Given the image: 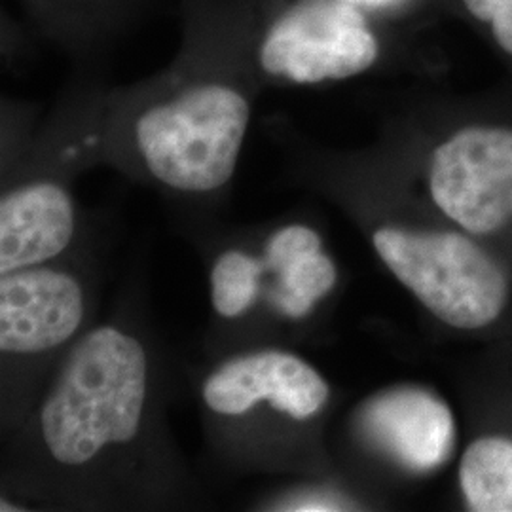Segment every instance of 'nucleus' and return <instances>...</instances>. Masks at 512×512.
Returning a JSON list of instances; mask_svg holds the SVG:
<instances>
[{"mask_svg":"<svg viewBox=\"0 0 512 512\" xmlns=\"http://www.w3.org/2000/svg\"><path fill=\"white\" fill-rule=\"evenodd\" d=\"M378 54V38L355 6L342 0H304L277 18L258 59L272 76L319 84L365 73Z\"/></svg>","mask_w":512,"mask_h":512,"instance_id":"nucleus-4","label":"nucleus"},{"mask_svg":"<svg viewBox=\"0 0 512 512\" xmlns=\"http://www.w3.org/2000/svg\"><path fill=\"white\" fill-rule=\"evenodd\" d=\"M147 353L114 327L88 332L67 357L40 410L48 454L80 467L133 439L147 404Z\"/></svg>","mask_w":512,"mask_h":512,"instance_id":"nucleus-1","label":"nucleus"},{"mask_svg":"<svg viewBox=\"0 0 512 512\" xmlns=\"http://www.w3.org/2000/svg\"><path fill=\"white\" fill-rule=\"evenodd\" d=\"M467 10L492 25L497 44L512 55V0H463Z\"/></svg>","mask_w":512,"mask_h":512,"instance_id":"nucleus-14","label":"nucleus"},{"mask_svg":"<svg viewBox=\"0 0 512 512\" xmlns=\"http://www.w3.org/2000/svg\"><path fill=\"white\" fill-rule=\"evenodd\" d=\"M374 249L421 304L454 329H482L501 315L509 281L475 241L456 232L380 228Z\"/></svg>","mask_w":512,"mask_h":512,"instance_id":"nucleus-3","label":"nucleus"},{"mask_svg":"<svg viewBox=\"0 0 512 512\" xmlns=\"http://www.w3.org/2000/svg\"><path fill=\"white\" fill-rule=\"evenodd\" d=\"M429 190L440 211L473 234L512 220V131L461 129L431 156Z\"/></svg>","mask_w":512,"mask_h":512,"instance_id":"nucleus-5","label":"nucleus"},{"mask_svg":"<svg viewBox=\"0 0 512 512\" xmlns=\"http://www.w3.org/2000/svg\"><path fill=\"white\" fill-rule=\"evenodd\" d=\"M366 437L412 473H431L452 456L456 427L439 397L397 387L368 401L361 412Z\"/></svg>","mask_w":512,"mask_h":512,"instance_id":"nucleus-8","label":"nucleus"},{"mask_svg":"<svg viewBox=\"0 0 512 512\" xmlns=\"http://www.w3.org/2000/svg\"><path fill=\"white\" fill-rule=\"evenodd\" d=\"M73 236V200L63 186L33 183L8 192L0 202V274L52 260Z\"/></svg>","mask_w":512,"mask_h":512,"instance_id":"nucleus-9","label":"nucleus"},{"mask_svg":"<svg viewBox=\"0 0 512 512\" xmlns=\"http://www.w3.org/2000/svg\"><path fill=\"white\" fill-rule=\"evenodd\" d=\"M459 482L473 511L512 512V440H475L461 459Z\"/></svg>","mask_w":512,"mask_h":512,"instance_id":"nucleus-10","label":"nucleus"},{"mask_svg":"<svg viewBox=\"0 0 512 512\" xmlns=\"http://www.w3.org/2000/svg\"><path fill=\"white\" fill-rule=\"evenodd\" d=\"M203 401L224 416H241L268 403L293 420H310L329 401L323 376L285 351H258L217 368L203 384Z\"/></svg>","mask_w":512,"mask_h":512,"instance_id":"nucleus-6","label":"nucleus"},{"mask_svg":"<svg viewBox=\"0 0 512 512\" xmlns=\"http://www.w3.org/2000/svg\"><path fill=\"white\" fill-rule=\"evenodd\" d=\"M84 319V291L73 275L31 266L0 279V349L44 353L71 340Z\"/></svg>","mask_w":512,"mask_h":512,"instance_id":"nucleus-7","label":"nucleus"},{"mask_svg":"<svg viewBox=\"0 0 512 512\" xmlns=\"http://www.w3.org/2000/svg\"><path fill=\"white\" fill-rule=\"evenodd\" d=\"M317 249H321V238L317 236V232L300 224L285 226L277 230L268 241L264 268L274 272L277 266H281L283 262L291 260L294 256L304 255Z\"/></svg>","mask_w":512,"mask_h":512,"instance_id":"nucleus-13","label":"nucleus"},{"mask_svg":"<svg viewBox=\"0 0 512 512\" xmlns=\"http://www.w3.org/2000/svg\"><path fill=\"white\" fill-rule=\"evenodd\" d=\"M277 287L272 291L275 308L289 317H304L317 300L336 285V266L321 249L294 256L274 270Z\"/></svg>","mask_w":512,"mask_h":512,"instance_id":"nucleus-11","label":"nucleus"},{"mask_svg":"<svg viewBox=\"0 0 512 512\" xmlns=\"http://www.w3.org/2000/svg\"><path fill=\"white\" fill-rule=\"evenodd\" d=\"M264 264L243 251H226L211 272L213 306L222 317L234 319L255 304Z\"/></svg>","mask_w":512,"mask_h":512,"instance_id":"nucleus-12","label":"nucleus"},{"mask_svg":"<svg viewBox=\"0 0 512 512\" xmlns=\"http://www.w3.org/2000/svg\"><path fill=\"white\" fill-rule=\"evenodd\" d=\"M249 118L238 90L194 86L139 118L137 147L158 181L181 192H211L232 179Z\"/></svg>","mask_w":512,"mask_h":512,"instance_id":"nucleus-2","label":"nucleus"}]
</instances>
